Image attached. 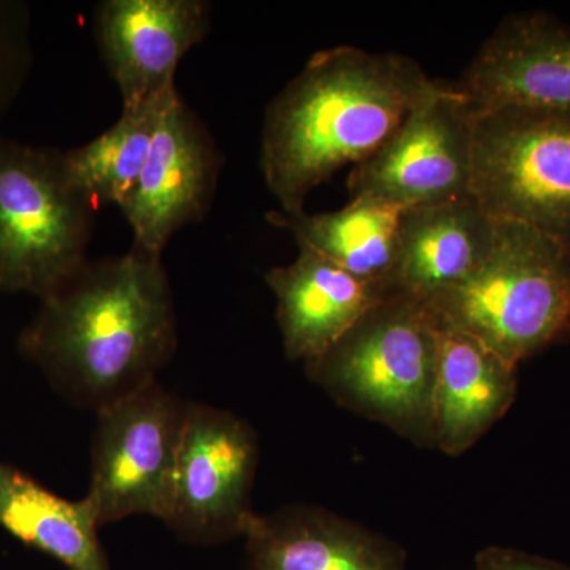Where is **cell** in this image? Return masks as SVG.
Wrapping results in <instances>:
<instances>
[{
  "mask_svg": "<svg viewBox=\"0 0 570 570\" xmlns=\"http://www.w3.org/2000/svg\"><path fill=\"white\" fill-rule=\"evenodd\" d=\"M99 209L63 153L0 137V291L48 298L85 266Z\"/></svg>",
  "mask_w": 570,
  "mask_h": 570,
  "instance_id": "cell-5",
  "label": "cell"
},
{
  "mask_svg": "<svg viewBox=\"0 0 570 570\" xmlns=\"http://www.w3.org/2000/svg\"><path fill=\"white\" fill-rule=\"evenodd\" d=\"M497 220L485 262L428 305L517 367L570 336V253L528 225Z\"/></svg>",
  "mask_w": 570,
  "mask_h": 570,
  "instance_id": "cell-4",
  "label": "cell"
},
{
  "mask_svg": "<svg viewBox=\"0 0 570 570\" xmlns=\"http://www.w3.org/2000/svg\"><path fill=\"white\" fill-rule=\"evenodd\" d=\"M243 539L249 570H407L400 543L316 505L254 513Z\"/></svg>",
  "mask_w": 570,
  "mask_h": 570,
  "instance_id": "cell-13",
  "label": "cell"
},
{
  "mask_svg": "<svg viewBox=\"0 0 570 570\" xmlns=\"http://www.w3.org/2000/svg\"><path fill=\"white\" fill-rule=\"evenodd\" d=\"M438 318L425 299L390 291L328 351L307 379L347 411L434 449Z\"/></svg>",
  "mask_w": 570,
  "mask_h": 570,
  "instance_id": "cell-3",
  "label": "cell"
},
{
  "mask_svg": "<svg viewBox=\"0 0 570 570\" xmlns=\"http://www.w3.org/2000/svg\"><path fill=\"white\" fill-rule=\"evenodd\" d=\"M497 224L474 195L404 209L392 291L430 303L459 287L485 262Z\"/></svg>",
  "mask_w": 570,
  "mask_h": 570,
  "instance_id": "cell-16",
  "label": "cell"
},
{
  "mask_svg": "<svg viewBox=\"0 0 570 570\" xmlns=\"http://www.w3.org/2000/svg\"><path fill=\"white\" fill-rule=\"evenodd\" d=\"M403 212L382 202L351 198L336 212L307 214L277 209L266 214V219L294 235L299 247L321 254L352 276L392 288Z\"/></svg>",
  "mask_w": 570,
  "mask_h": 570,
  "instance_id": "cell-18",
  "label": "cell"
},
{
  "mask_svg": "<svg viewBox=\"0 0 570 570\" xmlns=\"http://www.w3.org/2000/svg\"><path fill=\"white\" fill-rule=\"evenodd\" d=\"M472 195L494 219L528 225L570 253V112H475Z\"/></svg>",
  "mask_w": 570,
  "mask_h": 570,
  "instance_id": "cell-6",
  "label": "cell"
},
{
  "mask_svg": "<svg viewBox=\"0 0 570 570\" xmlns=\"http://www.w3.org/2000/svg\"><path fill=\"white\" fill-rule=\"evenodd\" d=\"M258 455L257 434L245 419L189 401L164 523L195 546L243 538L254 515Z\"/></svg>",
  "mask_w": 570,
  "mask_h": 570,
  "instance_id": "cell-9",
  "label": "cell"
},
{
  "mask_svg": "<svg viewBox=\"0 0 570 570\" xmlns=\"http://www.w3.org/2000/svg\"><path fill=\"white\" fill-rule=\"evenodd\" d=\"M224 156L178 89L168 96L140 178L119 206L134 232V249L163 257L176 232L212 208Z\"/></svg>",
  "mask_w": 570,
  "mask_h": 570,
  "instance_id": "cell-10",
  "label": "cell"
},
{
  "mask_svg": "<svg viewBox=\"0 0 570 570\" xmlns=\"http://www.w3.org/2000/svg\"><path fill=\"white\" fill-rule=\"evenodd\" d=\"M474 126L466 97L438 81L384 146L352 167L351 198L409 209L469 197Z\"/></svg>",
  "mask_w": 570,
  "mask_h": 570,
  "instance_id": "cell-8",
  "label": "cell"
},
{
  "mask_svg": "<svg viewBox=\"0 0 570 570\" xmlns=\"http://www.w3.org/2000/svg\"><path fill=\"white\" fill-rule=\"evenodd\" d=\"M21 348L71 403L96 414L157 381L178 348L163 257L132 247L86 262L41 299Z\"/></svg>",
  "mask_w": 570,
  "mask_h": 570,
  "instance_id": "cell-1",
  "label": "cell"
},
{
  "mask_svg": "<svg viewBox=\"0 0 570 570\" xmlns=\"http://www.w3.org/2000/svg\"><path fill=\"white\" fill-rule=\"evenodd\" d=\"M122 108L121 118L110 129L80 148L63 153V164L71 183L97 209L121 206L132 193L148 159L160 112L168 96Z\"/></svg>",
  "mask_w": 570,
  "mask_h": 570,
  "instance_id": "cell-19",
  "label": "cell"
},
{
  "mask_svg": "<svg viewBox=\"0 0 570 570\" xmlns=\"http://www.w3.org/2000/svg\"><path fill=\"white\" fill-rule=\"evenodd\" d=\"M474 570H570V566L527 551L491 546L475 554Z\"/></svg>",
  "mask_w": 570,
  "mask_h": 570,
  "instance_id": "cell-21",
  "label": "cell"
},
{
  "mask_svg": "<svg viewBox=\"0 0 570 570\" xmlns=\"http://www.w3.org/2000/svg\"><path fill=\"white\" fill-rule=\"evenodd\" d=\"M436 82L397 52L340 45L311 56L265 111L261 168L281 212H305L316 187L373 156Z\"/></svg>",
  "mask_w": 570,
  "mask_h": 570,
  "instance_id": "cell-2",
  "label": "cell"
},
{
  "mask_svg": "<svg viewBox=\"0 0 570 570\" xmlns=\"http://www.w3.org/2000/svg\"><path fill=\"white\" fill-rule=\"evenodd\" d=\"M187 406L154 381L97 412L86 498L100 528L134 515L164 520Z\"/></svg>",
  "mask_w": 570,
  "mask_h": 570,
  "instance_id": "cell-7",
  "label": "cell"
},
{
  "mask_svg": "<svg viewBox=\"0 0 570 570\" xmlns=\"http://www.w3.org/2000/svg\"><path fill=\"white\" fill-rule=\"evenodd\" d=\"M453 86L475 112H570V28L543 11L505 18Z\"/></svg>",
  "mask_w": 570,
  "mask_h": 570,
  "instance_id": "cell-12",
  "label": "cell"
},
{
  "mask_svg": "<svg viewBox=\"0 0 570 570\" xmlns=\"http://www.w3.org/2000/svg\"><path fill=\"white\" fill-rule=\"evenodd\" d=\"M31 61L28 7L0 0V119L20 94Z\"/></svg>",
  "mask_w": 570,
  "mask_h": 570,
  "instance_id": "cell-20",
  "label": "cell"
},
{
  "mask_svg": "<svg viewBox=\"0 0 570 570\" xmlns=\"http://www.w3.org/2000/svg\"><path fill=\"white\" fill-rule=\"evenodd\" d=\"M436 318L434 449L460 456L508 414L519 387L517 367L438 314Z\"/></svg>",
  "mask_w": 570,
  "mask_h": 570,
  "instance_id": "cell-15",
  "label": "cell"
},
{
  "mask_svg": "<svg viewBox=\"0 0 570 570\" xmlns=\"http://www.w3.org/2000/svg\"><path fill=\"white\" fill-rule=\"evenodd\" d=\"M0 527L67 570H111L100 524L88 498L58 497L29 475L0 463Z\"/></svg>",
  "mask_w": 570,
  "mask_h": 570,
  "instance_id": "cell-17",
  "label": "cell"
},
{
  "mask_svg": "<svg viewBox=\"0 0 570 570\" xmlns=\"http://www.w3.org/2000/svg\"><path fill=\"white\" fill-rule=\"evenodd\" d=\"M204 0H104L96 7V39L122 108L138 107L176 88L184 56L212 24Z\"/></svg>",
  "mask_w": 570,
  "mask_h": 570,
  "instance_id": "cell-11",
  "label": "cell"
},
{
  "mask_svg": "<svg viewBox=\"0 0 570 570\" xmlns=\"http://www.w3.org/2000/svg\"><path fill=\"white\" fill-rule=\"evenodd\" d=\"M265 281L276 296L284 354L303 365L328 351L392 291L358 279L321 254L299 246L295 261L269 269Z\"/></svg>",
  "mask_w": 570,
  "mask_h": 570,
  "instance_id": "cell-14",
  "label": "cell"
}]
</instances>
